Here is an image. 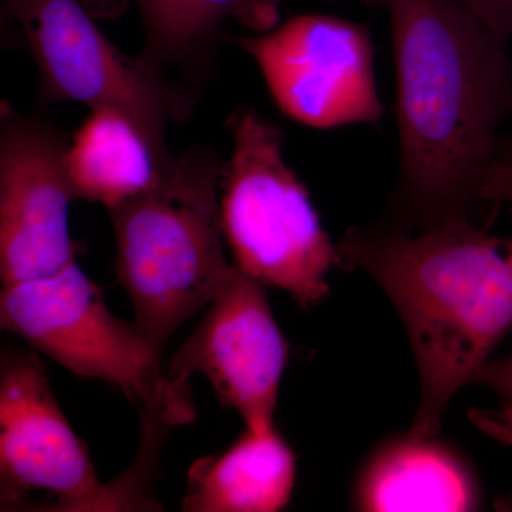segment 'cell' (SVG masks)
Returning a JSON list of instances; mask_svg holds the SVG:
<instances>
[{"label": "cell", "mask_w": 512, "mask_h": 512, "mask_svg": "<svg viewBox=\"0 0 512 512\" xmlns=\"http://www.w3.org/2000/svg\"><path fill=\"white\" fill-rule=\"evenodd\" d=\"M392 19L400 174L397 224L478 220L485 170L512 113L507 45L464 0H383Z\"/></svg>", "instance_id": "cell-1"}, {"label": "cell", "mask_w": 512, "mask_h": 512, "mask_svg": "<svg viewBox=\"0 0 512 512\" xmlns=\"http://www.w3.org/2000/svg\"><path fill=\"white\" fill-rule=\"evenodd\" d=\"M336 247L339 266L369 275L399 312L420 380L407 433L436 436L454 394L512 330V241L470 220L384 222L348 229Z\"/></svg>", "instance_id": "cell-2"}, {"label": "cell", "mask_w": 512, "mask_h": 512, "mask_svg": "<svg viewBox=\"0 0 512 512\" xmlns=\"http://www.w3.org/2000/svg\"><path fill=\"white\" fill-rule=\"evenodd\" d=\"M221 173L214 151L194 148L165 165L147 190L109 210L117 278L134 322L161 352L234 271L222 251Z\"/></svg>", "instance_id": "cell-3"}, {"label": "cell", "mask_w": 512, "mask_h": 512, "mask_svg": "<svg viewBox=\"0 0 512 512\" xmlns=\"http://www.w3.org/2000/svg\"><path fill=\"white\" fill-rule=\"evenodd\" d=\"M231 158L222 164V234L232 265L303 308L325 301L338 247L320 225L311 197L284 157V134L254 109L229 117Z\"/></svg>", "instance_id": "cell-4"}, {"label": "cell", "mask_w": 512, "mask_h": 512, "mask_svg": "<svg viewBox=\"0 0 512 512\" xmlns=\"http://www.w3.org/2000/svg\"><path fill=\"white\" fill-rule=\"evenodd\" d=\"M28 39L40 74V101H80L114 109L136 124L164 164L171 123L190 119L195 93L128 57L106 37L83 0H5Z\"/></svg>", "instance_id": "cell-5"}, {"label": "cell", "mask_w": 512, "mask_h": 512, "mask_svg": "<svg viewBox=\"0 0 512 512\" xmlns=\"http://www.w3.org/2000/svg\"><path fill=\"white\" fill-rule=\"evenodd\" d=\"M0 326L74 375L113 384L143 404L163 379V352L136 322L116 318L103 291L79 264L56 274L5 285Z\"/></svg>", "instance_id": "cell-6"}, {"label": "cell", "mask_w": 512, "mask_h": 512, "mask_svg": "<svg viewBox=\"0 0 512 512\" xmlns=\"http://www.w3.org/2000/svg\"><path fill=\"white\" fill-rule=\"evenodd\" d=\"M279 109L305 126L328 130L382 119L375 49L369 30L328 15H299L242 36Z\"/></svg>", "instance_id": "cell-7"}, {"label": "cell", "mask_w": 512, "mask_h": 512, "mask_svg": "<svg viewBox=\"0 0 512 512\" xmlns=\"http://www.w3.org/2000/svg\"><path fill=\"white\" fill-rule=\"evenodd\" d=\"M84 441L57 403L35 352L8 349L0 366V510L83 512L100 488Z\"/></svg>", "instance_id": "cell-8"}, {"label": "cell", "mask_w": 512, "mask_h": 512, "mask_svg": "<svg viewBox=\"0 0 512 512\" xmlns=\"http://www.w3.org/2000/svg\"><path fill=\"white\" fill-rule=\"evenodd\" d=\"M60 128L3 103L0 119V276L2 284L56 274L77 261L70 237L74 201Z\"/></svg>", "instance_id": "cell-9"}, {"label": "cell", "mask_w": 512, "mask_h": 512, "mask_svg": "<svg viewBox=\"0 0 512 512\" xmlns=\"http://www.w3.org/2000/svg\"><path fill=\"white\" fill-rule=\"evenodd\" d=\"M264 288L234 266L165 373L184 380L204 375L220 402L254 430L274 426L289 352Z\"/></svg>", "instance_id": "cell-10"}, {"label": "cell", "mask_w": 512, "mask_h": 512, "mask_svg": "<svg viewBox=\"0 0 512 512\" xmlns=\"http://www.w3.org/2000/svg\"><path fill=\"white\" fill-rule=\"evenodd\" d=\"M357 510L477 511L483 491L460 451L409 433L383 441L363 464L355 485Z\"/></svg>", "instance_id": "cell-11"}, {"label": "cell", "mask_w": 512, "mask_h": 512, "mask_svg": "<svg viewBox=\"0 0 512 512\" xmlns=\"http://www.w3.org/2000/svg\"><path fill=\"white\" fill-rule=\"evenodd\" d=\"M295 477V454L275 427H245L224 453L192 464L183 511H281L291 501Z\"/></svg>", "instance_id": "cell-12"}, {"label": "cell", "mask_w": 512, "mask_h": 512, "mask_svg": "<svg viewBox=\"0 0 512 512\" xmlns=\"http://www.w3.org/2000/svg\"><path fill=\"white\" fill-rule=\"evenodd\" d=\"M168 164L133 121L107 107L92 109L64 157L74 200L99 202L107 210L147 190Z\"/></svg>", "instance_id": "cell-13"}, {"label": "cell", "mask_w": 512, "mask_h": 512, "mask_svg": "<svg viewBox=\"0 0 512 512\" xmlns=\"http://www.w3.org/2000/svg\"><path fill=\"white\" fill-rule=\"evenodd\" d=\"M94 18H116L136 6L144 29L140 57L158 72L201 76L210 67L222 26L242 0H83ZM170 77V76H168Z\"/></svg>", "instance_id": "cell-14"}, {"label": "cell", "mask_w": 512, "mask_h": 512, "mask_svg": "<svg viewBox=\"0 0 512 512\" xmlns=\"http://www.w3.org/2000/svg\"><path fill=\"white\" fill-rule=\"evenodd\" d=\"M140 414V444L133 463L110 483H101L83 512L164 511L154 481L165 440L171 431L195 419L190 380L164 375L141 404Z\"/></svg>", "instance_id": "cell-15"}, {"label": "cell", "mask_w": 512, "mask_h": 512, "mask_svg": "<svg viewBox=\"0 0 512 512\" xmlns=\"http://www.w3.org/2000/svg\"><path fill=\"white\" fill-rule=\"evenodd\" d=\"M485 28L508 46L512 37V0H464Z\"/></svg>", "instance_id": "cell-16"}, {"label": "cell", "mask_w": 512, "mask_h": 512, "mask_svg": "<svg viewBox=\"0 0 512 512\" xmlns=\"http://www.w3.org/2000/svg\"><path fill=\"white\" fill-rule=\"evenodd\" d=\"M468 419L488 437L512 448V407L501 406L500 409H471ZM505 507H512V495L507 498Z\"/></svg>", "instance_id": "cell-17"}, {"label": "cell", "mask_w": 512, "mask_h": 512, "mask_svg": "<svg viewBox=\"0 0 512 512\" xmlns=\"http://www.w3.org/2000/svg\"><path fill=\"white\" fill-rule=\"evenodd\" d=\"M473 383L487 387L501 404L512 407V353L497 360H488L474 376Z\"/></svg>", "instance_id": "cell-18"}, {"label": "cell", "mask_w": 512, "mask_h": 512, "mask_svg": "<svg viewBox=\"0 0 512 512\" xmlns=\"http://www.w3.org/2000/svg\"><path fill=\"white\" fill-rule=\"evenodd\" d=\"M480 194L487 204H508L512 208V161L495 160L485 170Z\"/></svg>", "instance_id": "cell-19"}, {"label": "cell", "mask_w": 512, "mask_h": 512, "mask_svg": "<svg viewBox=\"0 0 512 512\" xmlns=\"http://www.w3.org/2000/svg\"><path fill=\"white\" fill-rule=\"evenodd\" d=\"M284 0H242L237 19L241 25L266 32L278 25L279 6Z\"/></svg>", "instance_id": "cell-20"}, {"label": "cell", "mask_w": 512, "mask_h": 512, "mask_svg": "<svg viewBox=\"0 0 512 512\" xmlns=\"http://www.w3.org/2000/svg\"><path fill=\"white\" fill-rule=\"evenodd\" d=\"M495 160L512 161V133L510 140L504 141V143H500V147H498L497 158H495Z\"/></svg>", "instance_id": "cell-21"}]
</instances>
